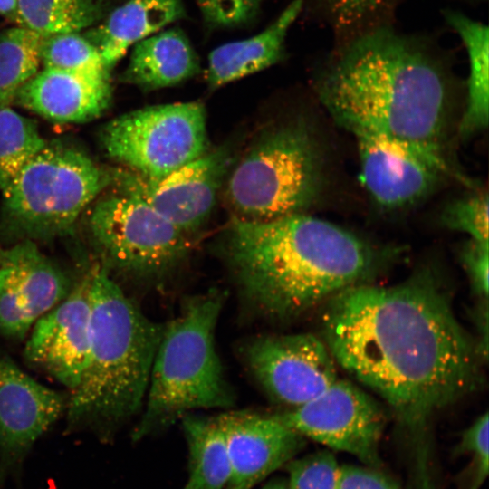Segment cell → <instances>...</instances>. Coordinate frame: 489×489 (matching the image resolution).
I'll list each match as a JSON object with an SVG mask.
<instances>
[{"instance_id":"cb8c5ba5","label":"cell","mask_w":489,"mask_h":489,"mask_svg":"<svg viewBox=\"0 0 489 489\" xmlns=\"http://www.w3.org/2000/svg\"><path fill=\"white\" fill-rule=\"evenodd\" d=\"M110 0H19L18 25L45 36L82 32L110 12Z\"/></svg>"},{"instance_id":"7402d4cb","label":"cell","mask_w":489,"mask_h":489,"mask_svg":"<svg viewBox=\"0 0 489 489\" xmlns=\"http://www.w3.org/2000/svg\"><path fill=\"white\" fill-rule=\"evenodd\" d=\"M446 21L461 38L468 56L465 107L459 134L470 138L487 128L489 120V29L457 11H446Z\"/></svg>"},{"instance_id":"4dcf8cb0","label":"cell","mask_w":489,"mask_h":489,"mask_svg":"<svg viewBox=\"0 0 489 489\" xmlns=\"http://www.w3.org/2000/svg\"><path fill=\"white\" fill-rule=\"evenodd\" d=\"M285 466L290 489H336L340 465L329 451L293 458Z\"/></svg>"},{"instance_id":"d6a6232c","label":"cell","mask_w":489,"mask_h":489,"mask_svg":"<svg viewBox=\"0 0 489 489\" xmlns=\"http://www.w3.org/2000/svg\"><path fill=\"white\" fill-rule=\"evenodd\" d=\"M461 260L475 293L487 299L489 286V243L467 241Z\"/></svg>"},{"instance_id":"e575fe53","label":"cell","mask_w":489,"mask_h":489,"mask_svg":"<svg viewBox=\"0 0 489 489\" xmlns=\"http://www.w3.org/2000/svg\"><path fill=\"white\" fill-rule=\"evenodd\" d=\"M19 0H0V15L16 23Z\"/></svg>"},{"instance_id":"3957f363","label":"cell","mask_w":489,"mask_h":489,"mask_svg":"<svg viewBox=\"0 0 489 489\" xmlns=\"http://www.w3.org/2000/svg\"><path fill=\"white\" fill-rule=\"evenodd\" d=\"M227 254L243 294L273 319L301 315L366 283L381 264L365 240L305 213L269 221L233 217Z\"/></svg>"},{"instance_id":"ffe728a7","label":"cell","mask_w":489,"mask_h":489,"mask_svg":"<svg viewBox=\"0 0 489 489\" xmlns=\"http://www.w3.org/2000/svg\"><path fill=\"white\" fill-rule=\"evenodd\" d=\"M302 8L303 0H293L261 33L215 48L208 55L209 86L225 85L279 62L284 55L287 34Z\"/></svg>"},{"instance_id":"e0dca14e","label":"cell","mask_w":489,"mask_h":489,"mask_svg":"<svg viewBox=\"0 0 489 489\" xmlns=\"http://www.w3.org/2000/svg\"><path fill=\"white\" fill-rule=\"evenodd\" d=\"M360 180L379 205L398 208L427 196L444 171L407 145L385 138L359 134Z\"/></svg>"},{"instance_id":"2e32d148","label":"cell","mask_w":489,"mask_h":489,"mask_svg":"<svg viewBox=\"0 0 489 489\" xmlns=\"http://www.w3.org/2000/svg\"><path fill=\"white\" fill-rule=\"evenodd\" d=\"M217 417L230 463L225 489H253L305 446V437L279 414L234 411Z\"/></svg>"},{"instance_id":"484cf974","label":"cell","mask_w":489,"mask_h":489,"mask_svg":"<svg viewBox=\"0 0 489 489\" xmlns=\"http://www.w3.org/2000/svg\"><path fill=\"white\" fill-rule=\"evenodd\" d=\"M36 122L10 106L0 108V190L3 192L23 167L46 144Z\"/></svg>"},{"instance_id":"4fadbf2b","label":"cell","mask_w":489,"mask_h":489,"mask_svg":"<svg viewBox=\"0 0 489 489\" xmlns=\"http://www.w3.org/2000/svg\"><path fill=\"white\" fill-rule=\"evenodd\" d=\"M73 284L32 240L0 251V333L23 339Z\"/></svg>"},{"instance_id":"6da1fadb","label":"cell","mask_w":489,"mask_h":489,"mask_svg":"<svg viewBox=\"0 0 489 489\" xmlns=\"http://www.w3.org/2000/svg\"><path fill=\"white\" fill-rule=\"evenodd\" d=\"M322 336L337 364L391 408L416 489H438L431 420L477 388L485 357L438 283L421 272L350 286L326 302Z\"/></svg>"},{"instance_id":"836d02e7","label":"cell","mask_w":489,"mask_h":489,"mask_svg":"<svg viewBox=\"0 0 489 489\" xmlns=\"http://www.w3.org/2000/svg\"><path fill=\"white\" fill-rule=\"evenodd\" d=\"M336 489H399L381 470L369 466H340Z\"/></svg>"},{"instance_id":"8fae6325","label":"cell","mask_w":489,"mask_h":489,"mask_svg":"<svg viewBox=\"0 0 489 489\" xmlns=\"http://www.w3.org/2000/svg\"><path fill=\"white\" fill-rule=\"evenodd\" d=\"M231 162V150L222 146L158 178L112 168L110 184L139 197L190 235L210 216Z\"/></svg>"},{"instance_id":"9a60e30c","label":"cell","mask_w":489,"mask_h":489,"mask_svg":"<svg viewBox=\"0 0 489 489\" xmlns=\"http://www.w3.org/2000/svg\"><path fill=\"white\" fill-rule=\"evenodd\" d=\"M91 319L90 269L69 294L32 326L24 359L71 391L80 381L88 351Z\"/></svg>"},{"instance_id":"7a4b0ae2","label":"cell","mask_w":489,"mask_h":489,"mask_svg":"<svg viewBox=\"0 0 489 489\" xmlns=\"http://www.w3.org/2000/svg\"><path fill=\"white\" fill-rule=\"evenodd\" d=\"M317 95L333 120L350 132L408 146L445 174L448 85L431 48L387 24L342 43L319 72Z\"/></svg>"},{"instance_id":"d590c367","label":"cell","mask_w":489,"mask_h":489,"mask_svg":"<svg viewBox=\"0 0 489 489\" xmlns=\"http://www.w3.org/2000/svg\"><path fill=\"white\" fill-rule=\"evenodd\" d=\"M260 489H290V487L287 480L276 478L270 480Z\"/></svg>"},{"instance_id":"5b68a950","label":"cell","mask_w":489,"mask_h":489,"mask_svg":"<svg viewBox=\"0 0 489 489\" xmlns=\"http://www.w3.org/2000/svg\"><path fill=\"white\" fill-rule=\"evenodd\" d=\"M223 303L216 290L191 297L164 325L133 441L162 432L191 411L234 403L214 340Z\"/></svg>"},{"instance_id":"4316f807","label":"cell","mask_w":489,"mask_h":489,"mask_svg":"<svg viewBox=\"0 0 489 489\" xmlns=\"http://www.w3.org/2000/svg\"><path fill=\"white\" fill-rule=\"evenodd\" d=\"M41 62L47 68L110 80V72L105 67L99 51L81 32L43 36Z\"/></svg>"},{"instance_id":"8992f818","label":"cell","mask_w":489,"mask_h":489,"mask_svg":"<svg viewBox=\"0 0 489 489\" xmlns=\"http://www.w3.org/2000/svg\"><path fill=\"white\" fill-rule=\"evenodd\" d=\"M322 185L321 154L302 121L263 132L231 170L225 197L234 217L269 221L304 213Z\"/></svg>"},{"instance_id":"1f68e13d","label":"cell","mask_w":489,"mask_h":489,"mask_svg":"<svg viewBox=\"0 0 489 489\" xmlns=\"http://www.w3.org/2000/svg\"><path fill=\"white\" fill-rule=\"evenodd\" d=\"M206 23L214 27H235L251 22L262 0H196Z\"/></svg>"},{"instance_id":"9c48e42d","label":"cell","mask_w":489,"mask_h":489,"mask_svg":"<svg viewBox=\"0 0 489 489\" xmlns=\"http://www.w3.org/2000/svg\"><path fill=\"white\" fill-rule=\"evenodd\" d=\"M100 138L110 158L158 178L208 150L206 110L197 101L139 109L109 121Z\"/></svg>"},{"instance_id":"ba28073f","label":"cell","mask_w":489,"mask_h":489,"mask_svg":"<svg viewBox=\"0 0 489 489\" xmlns=\"http://www.w3.org/2000/svg\"><path fill=\"white\" fill-rule=\"evenodd\" d=\"M92 203L88 228L98 263L110 273L155 278L175 268L191 249L189 235L110 183Z\"/></svg>"},{"instance_id":"f546056e","label":"cell","mask_w":489,"mask_h":489,"mask_svg":"<svg viewBox=\"0 0 489 489\" xmlns=\"http://www.w3.org/2000/svg\"><path fill=\"white\" fill-rule=\"evenodd\" d=\"M488 413L478 417L462 434L455 451L470 455V465L461 475L460 489H480L488 475Z\"/></svg>"},{"instance_id":"d4e9b609","label":"cell","mask_w":489,"mask_h":489,"mask_svg":"<svg viewBox=\"0 0 489 489\" xmlns=\"http://www.w3.org/2000/svg\"><path fill=\"white\" fill-rule=\"evenodd\" d=\"M43 35L16 25L0 32V108L11 106L41 63Z\"/></svg>"},{"instance_id":"83f0119b","label":"cell","mask_w":489,"mask_h":489,"mask_svg":"<svg viewBox=\"0 0 489 489\" xmlns=\"http://www.w3.org/2000/svg\"><path fill=\"white\" fill-rule=\"evenodd\" d=\"M324 20L344 41L387 24L398 0H312Z\"/></svg>"},{"instance_id":"44dd1931","label":"cell","mask_w":489,"mask_h":489,"mask_svg":"<svg viewBox=\"0 0 489 489\" xmlns=\"http://www.w3.org/2000/svg\"><path fill=\"white\" fill-rule=\"evenodd\" d=\"M200 62L177 28L159 31L133 45L121 81L145 91L176 85L199 72Z\"/></svg>"},{"instance_id":"f1b7e54d","label":"cell","mask_w":489,"mask_h":489,"mask_svg":"<svg viewBox=\"0 0 489 489\" xmlns=\"http://www.w3.org/2000/svg\"><path fill=\"white\" fill-rule=\"evenodd\" d=\"M447 228L468 235L469 240L489 243L487 191L478 190L450 203L441 216Z\"/></svg>"},{"instance_id":"277c9868","label":"cell","mask_w":489,"mask_h":489,"mask_svg":"<svg viewBox=\"0 0 489 489\" xmlns=\"http://www.w3.org/2000/svg\"><path fill=\"white\" fill-rule=\"evenodd\" d=\"M90 273L88 351L65 416L68 430L107 439L144 404L164 325L148 319L100 263Z\"/></svg>"},{"instance_id":"30bf717a","label":"cell","mask_w":489,"mask_h":489,"mask_svg":"<svg viewBox=\"0 0 489 489\" xmlns=\"http://www.w3.org/2000/svg\"><path fill=\"white\" fill-rule=\"evenodd\" d=\"M279 416L305 438L381 469L385 414L376 399L352 382L338 379L315 398Z\"/></svg>"},{"instance_id":"603a6c76","label":"cell","mask_w":489,"mask_h":489,"mask_svg":"<svg viewBox=\"0 0 489 489\" xmlns=\"http://www.w3.org/2000/svg\"><path fill=\"white\" fill-rule=\"evenodd\" d=\"M188 446V477L181 489H225L230 463L218 417L182 418Z\"/></svg>"},{"instance_id":"d6986e66","label":"cell","mask_w":489,"mask_h":489,"mask_svg":"<svg viewBox=\"0 0 489 489\" xmlns=\"http://www.w3.org/2000/svg\"><path fill=\"white\" fill-rule=\"evenodd\" d=\"M184 16L181 0H129L82 34L111 72L129 47Z\"/></svg>"},{"instance_id":"5bb4252c","label":"cell","mask_w":489,"mask_h":489,"mask_svg":"<svg viewBox=\"0 0 489 489\" xmlns=\"http://www.w3.org/2000/svg\"><path fill=\"white\" fill-rule=\"evenodd\" d=\"M67 399L0 357V482L18 470L35 442L65 413Z\"/></svg>"},{"instance_id":"ac0fdd59","label":"cell","mask_w":489,"mask_h":489,"mask_svg":"<svg viewBox=\"0 0 489 489\" xmlns=\"http://www.w3.org/2000/svg\"><path fill=\"white\" fill-rule=\"evenodd\" d=\"M111 97L110 80L43 67L20 88L14 103L52 121L79 123L101 116Z\"/></svg>"},{"instance_id":"7c38bea8","label":"cell","mask_w":489,"mask_h":489,"mask_svg":"<svg viewBox=\"0 0 489 489\" xmlns=\"http://www.w3.org/2000/svg\"><path fill=\"white\" fill-rule=\"evenodd\" d=\"M248 369L274 401L300 407L339 378L325 342L310 333L260 336L243 349Z\"/></svg>"},{"instance_id":"52a82bcc","label":"cell","mask_w":489,"mask_h":489,"mask_svg":"<svg viewBox=\"0 0 489 489\" xmlns=\"http://www.w3.org/2000/svg\"><path fill=\"white\" fill-rule=\"evenodd\" d=\"M110 179L81 149L47 141L2 192L4 222L24 240L65 235Z\"/></svg>"}]
</instances>
